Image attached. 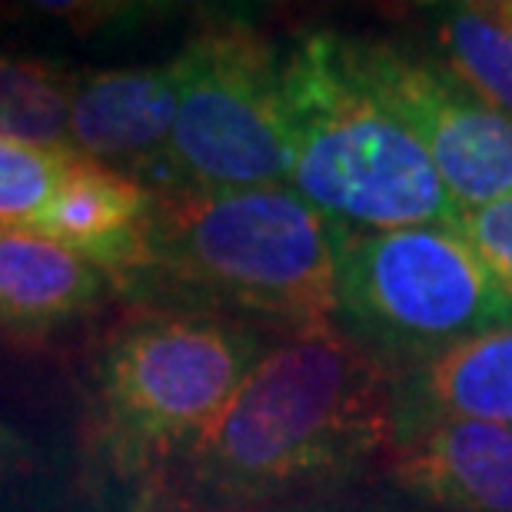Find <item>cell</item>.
<instances>
[{"instance_id":"9c48e42d","label":"cell","mask_w":512,"mask_h":512,"mask_svg":"<svg viewBox=\"0 0 512 512\" xmlns=\"http://www.w3.org/2000/svg\"><path fill=\"white\" fill-rule=\"evenodd\" d=\"M383 466L433 509L512 512V426L463 416L396 426Z\"/></svg>"},{"instance_id":"9a60e30c","label":"cell","mask_w":512,"mask_h":512,"mask_svg":"<svg viewBox=\"0 0 512 512\" xmlns=\"http://www.w3.org/2000/svg\"><path fill=\"white\" fill-rule=\"evenodd\" d=\"M77 150H40L0 140V233H30Z\"/></svg>"},{"instance_id":"ba28073f","label":"cell","mask_w":512,"mask_h":512,"mask_svg":"<svg viewBox=\"0 0 512 512\" xmlns=\"http://www.w3.org/2000/svg\"><path fill=\"white\" fill-rule=\"evenodd\" d=\"M177 120L173 60L133 70H80L70 100V140L80 157L167 187V147Z\"/></svg>"},{"instance_id":"5bb4252c","label":"cell","mask_w":512,"mask_h":512,"mask_svg":"<svg viewBox=\"0 0 512 512\" xmlns=\"http://www.w3.org/2000/svg\"><path fill=\"white\" fill-rule=\"evenodd\" d=\"M433 27L449 74L512 117V30L489 14V7L469 4L436 7Z\"/></svg>"},{"instance_id":"277c9868","label":"cell","mask_w":512,"mask_h":512,"mask_svg":"<svg viewBox=\"0 0 512 512\" xmlns=\"http://www.w3.org/2000/svg\"><path fill=\"white\" fill-rule=\"evenodd\" d=\"M270 343L256 326L200 310L143 306L94 363V436L117 476L173 466L237 396Z\"/></svg>"},{"instance_id":"5b68a950","label":"cell","mask_w":512,"mask_h":512,"mask_svg":"<svg viewBox=\"0 0 512 512\" xmlns=\"http://www.w3.org/2000/svg\"><path fill=\"white\" fill-rule=\"evenodd\" d=\"M336 326L399 376L512 326V293L449 227L340 230Z\"/></svg>"},{"instance_id":"e0dca14e","label":"cell","mask_w":512,"mask_h":512,"mask_svg":"<svg viewBox=\"0 0 512 512\" xmlns=\"http://www.w3.org/2000/svg\"><path fill=\"white\" fill-rule=\"evenodd\" d=\"M27 466H30V449L24 443V436H17L14 429L0 423V489L14 483Z\"/></svg>"},{"instance_id":"d6986e66","label":"cell","mask_w":512,"mask_h":512,"mask_svg":"<svg viewBox=\"0 0 512 512\" xmlns=\"http://www.w3.org/2000/svg\"><path fill=\"white\" fill-rule=\"evenodd\" d=\"M306 512H370V509H306Z\"/></svg>"},{"instance_id":"4fadbf2b","label":"cell","mask_w":512,"mask_h":512,"mask_svg":"<svg viewBox=\"0 0 512 512\" xmlns=\"http://www.w3.org/2000/svg\"><path fill=\"white\" fill-rule=\"evenodd\" d=\"M80 70L37 57L0 54V140L40 150H74L70 100Z\"/></svg>"},{"instance_id":"7c38bea8","label":"cell","mask_w":512,"mask_h":512,"mask_svg":"<svg viewBox=\"0 0 512 512\" xmlns=\"http://www.w3.org/2000/svg\"><path fill=\"white\" fill-rule=\"evenodd\" d=\"M114 290L97 266L37 233H0V326L44 333L97 310Z\"/></svg>"},{"instance_id":"2e32d148","label":"cell","mask_w":512,"mask_h":512,"mask_svg":"<svg viewBox=\"0 0 512 512\" xmlns=\"http://www.w3.org/2000/svg\"><path fill=\"white\" fill-rule=\"evenodd\" d=\"M456 233L512 293V197H503L479 210H466L459 217Z\"/></svg>"},{"instance_id":"ac0fdd59","label":"cell","mask_w":512,"mask_h":512,"mask_svg":"<svg viewBox=\"0 0 512 512\" xmlns=\"http://www.w3.org/2000/svg\"><path fill=\"white\" fill-rule=\"evenodd\" d=\"M489 14L496 20H503V24L512 30V0H503V4H489Z\"/></svg>"},{"instance_id":"7a4b0ae2","label":"cell","mask_w":512,"mask_h":512,"mask_svg":"<svg viewBox=\"0 0 512 512\" xmlns=\"http://www.w3.org/2000/svg\"><path fill=\"white\" fill-rule=\"evenodd\" d=\"M336 250L340 227L293 187L153 190L140 260L117 290L296 333L336 323Z\"/></svg>"},{"instance_id":"6da1fadb","label":"cell","mask_w":512,"mask_h":512,"mask_svg":"<svg viewBox=\"0 0 512 512\" xmlns=\"http://www.w3.org/2000/svg\"><path fill=\"white\" fill-rule=\"evenodd\" d=\"M396 373L336 323L286 333L173 463L180 512H250L350 483L396 436Z\"/></svg>"},{"instance_id":"8fae6325","label":"cell","mask_w":512,"mask_h":512,"mask_svg":"<svg viewBox=\"0 0 512 512\" xmlns=\"http://www.w3.org/2000/svg\"><path fill=\"white\" fill-rule=\"evenodd\" d=\"M393 399L396 426L449 416L512 426V326L399 373Z\"/></svg>"},{"instance_id":"8992f818","label":"cell","mask_w":512,"mask_h":512,"mask_svg":"<svg viewBox=\"0 0 512 512\" xmlns=\"http://www.w3.org/2000/svg\"><path fill=\"white\" fill-rule=\"evenodd\" d=\"M167 187H290L280 120V47L243 20L197 30L177 57Z\"/></svg>"},{"instance_id":"30bf717a","label":"cell","mask_w":512,"mask_h":512,"mask_svg":"<svg viewBox=\"0 0 512 512\" xmlns=\"http://www.w3.org/2000/svg\"><path fill=\"white\" fill-rule=\"evenodd\" d=\"M150 207V187L77 153L30 233L97 266L117 290L140 260Z\"/></svg>"},{"instance_id":"3957f363","label":"cell","mask_w":512,"mask_h":512,"mask_svg":"<svg viewBox=\"0 0 512 512\" xmlns=\"http://www.w3.org/2000/svg\"><path fill=\"white\" fill-rule=\"evenodd\" d=\"M280 120L290 187L333 227H459L463 213L429 153L346 74L333 30L300 34L280 50Z\"/></svg>"},{"instance_id":"52a82bcc","label":"cell","mask_w":512,"mask_h":512,"mask_svg":"<svg viewBox=\"0 0 512 512\" xmlns=\"http://www.w3.org/2000/svg\"><path fill=\"white\" fill-rule=\"evenodd\" d=\"M333 44L346 74L429 153L459 213L512 197V117L399 44L336 30Z\"/></svg>"}]
</instances>
